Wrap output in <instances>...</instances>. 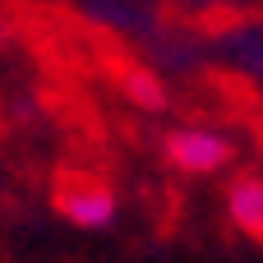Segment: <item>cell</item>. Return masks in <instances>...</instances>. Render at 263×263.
I'll return each mask as SVG.
<instances>
[{
    "instance_id": "obj_4",
    "label": "cell",
    "mask_w": 263,
    "mask_h": 263,
    "mask_svg": "<svg viewBox=\"0 0 263 263\" xmlns=\"http://www.w3.org/2000/svg\"><path fill=\"white\" fill-rule=\"evenodd\" d=\"M120 83H125V92H129L139 106H148V111H162V106H166V88H162L148 69H125Z\"/></svg>"
},
{
    "instance_id": "obj_1",
    "label": "cell",
    "mask_w": 263,
    "mask_h": 263,
    "mask_svg": "<svg viewBox=\"0 0 263 263\" xmlns=\"http://www.w3.org/2000/svg\"><path fill=\"white\" fill-rule=\"evenodd\" d=\"M55 208H60L74 227H92V231H102V227L116 222V194H111L102 180L74 176V171H65V176L55 180Z\"/></svg>"
},
{
    "instance_id": "obj_3",
    "label": "cell",
    "mask_w": 263,
    "mask_h": 263,
    "mask_svg": "<svg viewBox=\"0 0 263 263\" xmlns=\"http://www.w3.org/2000/svg\"><path fill=\"white\" fill-rule=\"evenodd\" d=\"M231 222L250 236V240H259L263 245V180L259 176H240L236 185H231Z\"/></svg>"
},
{
    "instance_id": "obj_2",
    "label": "cell",
    "mask_w": 263,
    "mask_h": 263,
    "mask_svg": "<svg viewBox=\"0 0 263 263\" xmlns=\"http://www.w3.org/2000/svg\"><path fill=\"white\" fill-rule=\"evenodd\" d=\"M231 157H236V148H231L227 139L208 134V129H176V134L166 139V162H171L176 171H190V176H213V171H222Z\"/></svg>"
}]
</instances>
